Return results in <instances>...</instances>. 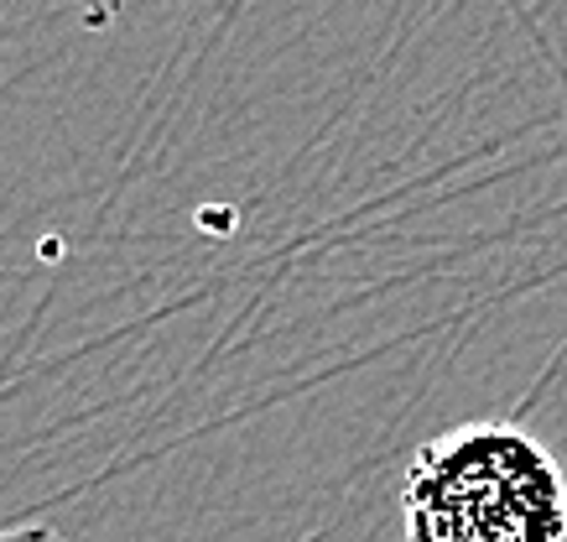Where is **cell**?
Instances as JSON below:
<instances>
[{
    "instance_id": "cell-1",
    "label": "cell",
    "mask_w": 567,
    "mask_h": 542,
    "mask_svg": "<svg viewBox=\"0 0 567 542\" xmlns=\"http://www.w3.org/2000/svg\"><path fill=\"white\" fill-rule=\"evenodd\" d=\"M406 542H567V474L516 422L427 438L401 474Z\"/></svg>"
},
{
    "instance_id": "cell-2",
    "label": "cell",
    "mask_w": 567,
    "mask_h": 542,
    "mask_svg": "<svg viewBox=\"0 0 567 542\" xmlns=\"http://www.w3.org/2000/svg\"><path fill=\"white\" fill-rule=\"evenodd\" d=\"M0 542H69L63 532H52V526H6Z\"/></svg>"
}]
</instances>
